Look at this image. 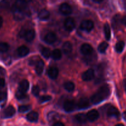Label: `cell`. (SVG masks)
Segmentation results:
<instances>
[{"instance_id": "obj_1", "label": "cell", "mask_w": 126, "mask_h": 126, "mask_svg": "<svg viewBox=\"0 0 126 126\" xmlns=\"http://www.w3.org/2000/svg\"><path fill=\"white\" fill-rule=\"evenodd\" d=\"M110 95V89L107 85L102 86L97 92L91 97V102L93 104L97 105L101 103L102 101L107 99Z\"/></svg>"}, {"instance_id": "obj_2", "label": "cell", "mask_w": 126, "mask_h": 126, "mask_svg": "<svg viewBox=\"0 0 126 126\" xmlns=\"http://www.w3.org/2000/svg\"><path fill=\"white\" fill-rule=\"evenodd\" d=\"M12 9V11H18L25 14L26 16L28 15L30 12L27 2L23 0H16Z\"/></svg>"}, {"instance_id": "obj_3", "label": "cell", "mask_w": 126, "mask_h": 126, "mask_svg": "<svg viewBox=\"0 0 126 126\" xmlns=\"http://www.w3.org/2000/svg\"><path fill=\"white\" fill-rule=\"evenodd\" d=\"M19 36L21 38H23L27 41L31 42L34 39L35 32L33 30H22L19 33Z\"/></svg>"}, {"instance_id": "obj_4", "label": "cell", "mask_w": 126, "mask_h": 126, "mask_svg": "<svg viewBox=\"0 0 126 126\" xmlns=\"http://www.w3.org/2000/svg\"><path fill=\"white\" fill-rule=\"evenodd\" d=\"M94 27V23L92 20H83L81 23L80 28L81 30L86 31L87 32H89L92 30Z\"/></svg>"}, {"instance_id": "obj_5", "label": "cell", "mask_w": 126, "mask_h": 126, "mask_svg": "<svg viewBox=\"0 0 126 126\" xmlns=\"http://www.w3.org/2000/svg\"><path fill=\"white\" fill-rule=\"evenodd\" d=\"M59 11L61 12L62 14L64 16H68L70 15L73 12L72 7L67 3H62L60 6Z\"/></svg>"}, {"instance_id": "obj_6", "label": "cell", "mask_w": 126, "mask_h": 126, "mask_svg": "<svg viewBox=\"0 0 126 126\" xmlns=\"http://www.w3.org/2000/svg\"><path fill=\"white\" fill-rule=\"evenodd\" d=\"M76 105L73 100H66L63 104V108L65 111L71 112L76 108Z\"/></svg>"}, {"instance_id": "obj_7", "label": "cell", "mask_w": 126, "mask_h": 126, "mask_svg": "<svg viewBox=\"0 0 126 126\" xmlns=\"http://www.w3.org/2000/svg\"><path fill=\"white\" fill-rule=\"evenodd\" d=\"M75 26H76V23H75V20L73 18L69 17L65 20V23H64V27L67 31L71 32V31L73 30L74 28H75Z\"/></svg>"}, {"instance_id": "obj_8", "label": "cell", "mask_w": 126, "mask_h": 126, "mask_svg": "<svg viewBox=\"0 0 126 126\" xmlns=\"http://www.w3.org/2000/svg\"><path fill=\"white\" fill-rule=\"evenodd\" d=\"M16 113V110L12 106H9L4 110L2 113V118H9L13 116Z\"/></svg>"}, {"instance_id": "obj_9", "label": "cell", "mask_w": 126, "mask_h": 126, "mask_svg": "<svg viewBox=\"0 0 126 126\" xmlns=\"http://www.w3.org/2000/svg\"><path fill=\"white\" fill-rule=\"evenodd\" d=\"M95 73L93 69H89L83 73L82 75V79L84 81H89L94 78Z\"/></svg>"}, {"instance_id": "obj_10", "label": "cell", "mask_w": 126, "mask_h": 126, "mask_svg": "<svg viewBox=\"0 0 126 126\" xmlns=\"http://www.w3.org/2000/svg\"><path fill=\"white\" fill-rule=\"evenodd\" d=\"M81 52L84 55L88 56V55L92 54V52H93V48L90 44L86 43L81 46Z\"/></svg>"}, {"instance_id": "obj_11", "label": "cell", "mask_w": 126, "mask_h": 126, "mask_svg": "<svg viewBox=\"0 0 126 126\" xmlns=\"http://www.w3.org/2000/svg\"><path fill=\"white\" fill-rule=\"evenodd\" d=\"M57 39V37L56 34L54 32H49L44 37V41L49 44L55 43Z\"/></svg>"}, {"instance_id": "obj_12", "label": "cell", "mask_w": 126, "mask_h": 126, "mask_svg": "<svg viewBox=\"0 0 126 126\" xmlns=\"http://www.w3.org/2000/svg\"><path fill=\"white\" fill-rule=\"evenodd\" d=\"M86 115H87V119L91 122L95 121L99 118V113L96 110H92L89 111Z\"/></svg>"}, {"instance_id": "obj_13", "label": "cell", "mask_w": 126, "mask_h": 126, "mask_svg": "<svg viewBox=\"0 0 126 126\" xmlns=\"http://www.w3.org/2000/svg\"><path fill=\"white\" fill-rule=\"evenodd\" d=\"M90 106L89 101L87 98H82L78 101L77 103V107L78 109L82 110L88 108Z\"/></svg>"}, {"instance_id": "obj_14", "label": "cell", "mask_w": 126, "mask_h": 126, "mask_svg": "<svg viewBox=\"0 0 126 126\" xmlns=\"http://www.w3.org/2000/svg\"><path fill=\"white\" fill-rule=\"evenodd\" d=\"M14 0H2L0 2V9H7L10 7L13 6Z\"/></svg>"}, {"instance_id": "obj_15", "label": "cell", "mask_w": 126, "mask_h": 126, "mask_svg": "<svg viewBox=\"0 0 126 126\" xmlns=\"http://www.w3.org/2000/svg\"><path fill=\"white\" fill-rule=\"evenodd\" d=\"M47 75L52 79H55L59 76V70L56 67H51L48 70Z\"/></svg>"}, {"instance_id": "obj_16", "label": "cell", "mask_w": 126, "mask_h": 126, "mask_svg": "<svg viewBox=\"0 0 126 126\" xmlns=\"http://www.w3.org/2000/svg\"><path fill=\"white\" fill-rule=\"evenodd\" d=\"M107 115L109 117L113 118H119L120 113L118 110L114 107H111L107 111Z\"/></svg>"}, {"instance_id": "obj_17", "label": "cell", "mask_w": 126, "mask_h": 126, "mask_svg": "<svg viewBox=\"0 0 126 126\" xmlns=\"http://www.w3.org/2000/svg\"><path fill=\"white\" fill-rule=\"evenodd\" d=\"M30 50L27 46H20L17 49V54L19 57H25L26 55H27L29 53Z\"/></svg>"}, {"instance_id": "obj_18", "label": "cell", "mask_w": 126, "mask_h": 126, "mask_svg": "<svg viewBox=\"0 0 126 126\" xmlns=\"http://www.w3.org/2000/svg\"><path fill=\"white\" fill-rule=\"evenodd\" d=\"M44 67V63L42 60H39L36 63L35 71L37 75H41L43 72Z\"/></svg>"}, {"instance_id": "obj_19", "label": "cell", "mask_w": 126, "mask_h": 126, "mask_svg": "<svg viewBox=\"0 0 126 126\" xmlns=\"http://www.w3.org/2000/svg\"><path fill=\"white\" fill-rule=\"evenodd\" d=\"M29 86V82H28L27 79H23L20 82L18 90L20 91H22V92H26L28 90Z\"/></svg>"}, {"instance_id": "obj_20", "label": "cell", "mask_w": 126, "mask_h": 126, "mask_svg": "<svg viewBox=\"0 0 126 126\" xmlns=\"http://www.w3.org/2000/svg\"><path fill=\"white\" fill-rule=\"evenodd\" d=\"M62 50L65 54H70L73 50V46L71 43L69 41L65 42L62 46Z\"/></svg>"}, {"instance_id": "obj_21", "label": "cell", "mask_w": 126, "mask_h": 126, "mask_svg": "<svg viewBox=\"0 0 126 126\" xmlns=\"http://www.w3.org/2000/svg\"><path fill=\"white\" fill-rule=\"evenodd\" d=\"M50 17V12L46 9H43L38 14V18L41 20H47Z\"/></svg>"}, {"instance_id": "obj_22", "label": "cell", "mask_w": 126, "mask_h": 126, "mask_svg": "<svg viewBox=\"0 0 126 126\" xmlns=\"http://www.w3.org/2000/svg\"><path fill=\"white\" fill-rule=\"evenodd\" d=\"M39 115L38 113L35 111H32L28 113L27 116V119L28 121L32 122V123H34L38 120Z\"/></svg>"}, {"instance_id": "obj_23", "label": "cell", "mask_w": 126, "mask_h": 126, "mask_svg": "<svg viewBox=\"0 0 126 126\" xmlns=\"http://www.w3.org/2000/svg\"><path fill=\"white\" fill-rule=\"evenodd\" d=\"M75 119H76V121L79 123H81V124H84V123H86L87 119V115L84 113H80V114H78L75 116Z\"/></svg>"}, {"instance_id": "obj_24", "label": "cell", "mask_w": 126, "mask_h": 126, "mask_svg": "<svg viewBox=\"0 0 126 126\" xmlns=\"http://www.w3.org/2000/svg\"><path fill=\"white\" fill-rule=\"evenodd\" d=\"M63 86L65 89L69 92H72V91H73L75 90V85L71 81H67V82H66L64 84Z\"/></svg>"}, {"instance_id": "obj_25", "label": "cell", "mask_w": 126, "mask_h": 126, "mask_svg": "<svg viewBox=\"0 0 126 126\" xmlns=\"http://www.w3.org/2000/svg\"><path fill=\"white\" fill-rule=\"evenodd\" d=\"M16 97L18 100H24L25 99H28V97L27 94L26 92H22V91H17L16 94Z\"/></svg>"}, {"instance_id": "obj_26", "label": "cell", "mask_w": 126, "mask_h": 126, "mask_svg": "<svg viewBox=\"0 0 126 126\" xmlns=\"http://www.w3.org/2000/svg\"><path fill=\"white\" fill-rule=\"evenodd\" d=\"M51 57L54 60H60L62 57V52L59 49H55L51 53Z\"/></svg>"}, {"instance_id": "obj_27", "label": "cell", "mask_w": 126, "mask_h": 126, "mask_svg": "<svg viewBox=\"0 0 126 126\" xmlns=\"http://www.w3.org/2000/svg\"><path fill=\"white\" fill-rule=\"evenodd\" d=\"M104 33L107 40H110L111 38V29L108 23H105L104 25Z\"/></svg>"}, {"instance_id": "obj_28", "label": "cell", "mask_w": 126, "mask_h": 126, "mask_svg": "<svg viewBox=\"0 0 126 126\" xmlns=\"http://www.w3.org/2000/svg\"><path fill=\"white\" fill-rule=\"evenodd\" d=\"M124 46H125V43L124 41H119L117 43V44H116L115 49L116 51L118 53H121L124 50Z\"/></svg>"}, {"instance_id": "obj_29", "label": "cell", "mask_w": 126, "mask_h": 126, "mask_svg": "<svg viewBox=\"0 0 126 126\" xmlns=\"http://www.w3.org/2000/svg\"><path fill=\"white\" fill-rule=\"evenodd\" d=\"M51 53L52 52L47 47H43L41 50V54L46 59H49L51 56Z\"/></svg>"}, {"instance_id": "obj_30", "label": "cell", "mask_w": 126, "mask_h": 126, "mask_svg": "<svg viewBox=\"0 0 126 126\" xmlns=\"http://www.w3.org/2000/svg\"><path fill=\"white\" fill-rule=\"evenodd\" d=\"M108 47V44L107 42H103V43H100L99 46H98V50L100 52L104 53L106 51Z\"/></svg>"}, {"instance_id": "obj_31", "label": "cell", "mask_w": 126, "mask_h": 126, "mask_svg": "<svg viewBox=\"0 0 126 126\" xmlns=\"http://www.w3.org/2000/svg\"><path fill=\"white\" fill-rule=\"evenodd\" d=\"M9 49V44L6 43H0V53H5Z\"/></svg>"}, {"instance_id": "obj_32", "label": "cell", "mask_w": 126, "mask_h": 126, "mask_svg": "<svg viewBox=\"0 0 126 126\" xmlns=\"http://www.w3.org/2000/svg\"><path fill=\"white\" fill-rule=\"evenodd\" d=\"M31 109L30 105H22L18 108V111L20 113H25Z\"/></svg>"}, {"instance_id": "obj_33", "label": "cell", "mask_w": 126, "mask_h": 126, "mask_svg": "<svg viewBox=\"0 0 126 126\" xmlns=\"http://www.w3.org/2000/svg\"><path fill=\"white\" fill-rule=\"evenodd\" d=\"M39 92H40V89H39V87L37 85H35L32 88V94L35 97H38L39 95Z\"/></svg>"}, {"instance_id": "obj_34", "label": "cell", "mask_w": 126, "mask_h": 126, "mask_svg": "<svg viewBox=\"0 0 126 126\" xmlns=\"http://www.w3.org/2000/svg\"><path fill=\"white\" fill-rule=\"evenodd\" d=\"M51 97L49 95H43L39 98V102L40 103H44V102H48L51 100Z\"/></svg>"}, {"instance_id": "obj_35", "label": "cell", "mask_w": 126, "mask_h": 126, "mask_svg": "<svg viewBox=\"0 0 126 126\" xmlns=\"http://www.w3.org/2000/svg\"><path fill=\"white\" fill-rule=\"evenodd\" d=\"M6 94L4 92L0 91V102L6 98Z\"/></svg>"}, {"instance_id": "obj_36", "label": "cell", "mask_w": 126, "mask_h": 126, "mask_svg": "<svg viewBox=\"0 0 126 126\" xmlns=\"http://www.w3.org/2000/svg\"><path fill=\"white\" fill-rule=\"evenodd\" d=\"M5 84V81L3 78L0 77V88H2L4 87Z\"/></svg>"}, {"instance_id": "obj_37", "label": "cell", "mask_w": 126, "mask_h": 126, "mask_svg": "<svg viewBox=\"0 0 126 126\" xmlns=\"http://www.w3.org/2000/svg\"><path fill=\"white\" fill-rule=\"evenodd\" d=\"M53 126H65V125L61 122H57L53 125Z\"/></svg>"}, {"instance_id": "obj_38", "label": "cell", "mask_w": 126, "mask_h": 126, "mask_svg": "<svg viewBox=\"0 0 126 126\" xmlns=\"http://www.w3.org/2000/svg\"><path fill=\"white\" fill-rule=\"evenodd\" d=\"M122 23H123V25H124L125 26H126V16L123 17V19H122Z\"/></svg>"}, {"instance_id": "obj_39", "label": "cell", "mask_w": 126, "mask_h": 126, "mask_svg": "<svg viewBox=\"0 0 126 126\" xmlns=\"http://www.w3.org/2000/svg\"><path fill=\"white\" fill-rule=\"evenodd\" d=\"M4 72H5V71H4V70L3 68H2L1 67H0V73L1 74H4Z\"/></svg>"}, {"instance_id": "obj_40", "label": "cell", "mask_w": 126, "mask_h": 126, "mask_svg": "<svg viewBox=\"0 0 126 126\" xmlns=\"http://www.w3.org/2000/svg\"><path fill=\"white\" fill-rule=\"evenodd\" d=\"M2 22H3V20H2V18L1 17H0V28H1V27H2Z\"/></svg>"}, {"instance_id": "obj_41", "label": "cell", "mask_w": 126, "mask_h": 126, "mask_svg": "<svg viewBox=\"0 0 126 126\" xmlns=\"http://www.w3.org/2000/svg\"><path fill=\"white\" fill-rule=\"evenodd\" d=\"M93 1H94V2H97V3H99V2H102V1H103V0H93Z\"/></svg>"}, {"instance_id": "obj_42", "label": "cell", "mask_w": 126, "mask_h": 126, "mask_svg": "<svg viewBox=\"0 0 126 126\" xmlns=\"http://www.w3.org/2000/svg\"><path fill=\"white\" fill-rule=\"evenodd\" d=\"M123 118H124V120L126 121V111H125L123 113Z\"/></svg>"}, {"instance_id": "obj_43", "label": "cell", "mask_w": 126, "mask_h": 126, "mask_svg": "<svg viewBox=\"0 0 126 126\" xmlns=\"http://www.w3.org/2000/svg\"><path fill=\"white\" fill-rule=\"evenodd\" d=\"M115 126H124L123 125V124H117V125Z\"/></svg>"}, {"instance_id": "obj_44", "label": "cell", "mask_w": 126, "mask_h": 126, "mask_svg": "<svg viewBox=\"0 0 126 126\" xmlns=\"http://www.w3.org/2000/svg\"><path fill=\"white\" fill-rule=\"evenodd\" d=\"M23 1H26V2H30V1H32V0H23Z\"/></svg>"}, {"instance_id": "obj_45", "label": "cell", "mask_w": 126, "mask_h": 126, "mask_svg": "<svg viewBox=\"0 0 126 126\" xmlns=\"http://www.w3.org/2000/svg\"></svg>"}]
</instances>
